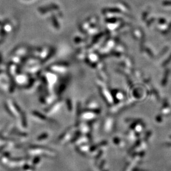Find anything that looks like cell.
I'll use <instances>...</instances> for the list:
<instances>
[{"instance_id": "1", "label": "cell", "mask_w": 171, "mask_h": 171, "mask_svg": "<svg viewBox=\"0 0 171 171\" xmlns=\"http://www.w3.org/2000/svg\"><path fill=\"white\" fill-rule=\"evenodd\" d=\"M4 147H5V146H2V147H0V152H1V151H2V149H3V148H4Z\"/></svg>"}]
</instances>
